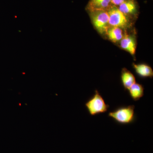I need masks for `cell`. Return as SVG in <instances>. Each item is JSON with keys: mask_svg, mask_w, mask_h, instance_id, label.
<instances>
[{"mask_svg": "<svg viewBox=\"0 0 153 153\" xmlns=\"http://www.w3.org/2000/svg\"><path fill=\"white\" fill-rule=\"evenodd\" d=\"M118 8L121 12L127 16L135 15L137 13V4L134 0H126Z\"/></svg>", "mask_w": 153, "mask_h": 153, "instance_id": "cell-9", "label": "cell"}, {"mask_svg": "<svg viewBox=\"0 0 153 153\" xmlns=\"http://www.w3.org/2000/svg\"><path fill=\"white\" fill-rule=\"evenodd\" d=\"M128 90L130 96L134 101H138L143 96L144 88L142 85L139 83L135 82Z\"/></svg>", "mask_w": 153, "mask_h": 153, "instance_id": "cell-11", "label": "cell"}, {"mask_svg": "<svg viewBox=\"0 0 153 153\" xmlns=\"http://www.w3.org/2000/svg\"><path fill=\"white\" fill-rule=\"evenodd\" d=\"M126 0H111V5L115 6H119L125 1Z\"/></svg>", "mask_w": 153, "mask_h": 153, "instance_id": "cell-12", "label": "cell"}, {"mask_svg": "<svg viewBox=\"0 0 153 153\" xmlns=\"http://www.w3.org/2000/svg\"><path fill=\"white\" fill-rule=\"evenodd\" d=\"M107 11L109 16V27H118L125 30L131 26L128 16L121 12L117 6L111 5Z\"/></svg>", "mask_w": 153, "mask_h": 153, "instance_id": "cell-2", "label": "cell"}, {"mask_svg": "<svg viewBox=\"0 0 153 153\" xmlns=\"http://www.w3.org/2000/svg\"><path fill=\"white\" fill-rule=\"evenodd\" d=\"M133 66L136 73L141 77L148 78L153 76L152 68L150 66L146 64H135L133 63Z\"/></svg>", "mask_w": 153, "mask_h": 153, "instance_id": "cell-7", "label": "cell"}, {"mask_svg": "<svg viewBox=\"0 0 153 153\" xmlns=\"http://www.w3.org/2000/svg\"><path fill=\"white\" fill-rule=\"evenodd\" d=\"M106 34L109 40L114 43L120 42L124 35L123 29L115 27H109Z\"/></svg>", "mask_w": 153, "mask_h": 153, "instance_id": "cell-10", "label": "cell"}, {"mask_svg": "<svg viewBox=\"0 0 153 153\" xmlns=\"http://www.w3.org/2000/svg\"><path fill=\"white\" fill-rule=\"evenodd\" d=\"M134 109V105L120 106L110 111L108 115L120 124H129L135 120Z\"/></svg>", "mask_w": 153, "mask_h": 153, "instance_id": "cell-1", "label": "cell"}, {"mask_svg": "<svg viewBox=\"0 0 153 153\" xmlns=\"http://www.w3.org/2000/svg\"><path fill=\"white\" fill-rule=\"evenodd\" d=\"M121 80L125 89L127 90L136 82L134 74L126 68H123L122 71Z\"/></svg>", "mask_w": 153, "mask_h": 153, "instance_id": "cell-8", "label": "cell"}, {"mask_svg": "<svg viewBox=\"0 0 153 153\" xmlns=\"http://www.w3.org/2000/svg\"><path fill=\"white\" fill-rule=\"evenodd\" d=\"M111 0H90L87 5L89 12L99 10H107L111 5Z\"/></svg>", "mask_w": 153, "mask_h": 153, "instance_id": "cell-6", "label": "cell"}, {"mask_svg": "<svg viewBox=\"0 0 153 153\" xmlns=\"http://www.w3.org/2000/svg\"><path fill=\"white\" fill-rule=\"evenodd\" d=\"M94 27L101 35L106 34L109 28V16L107 10H99L89 12Z\"/></svg>", "mask_w": 153, "mask_h": 153, "instance_id": "cell-4", "label": "cell"}, {"mask_svg": "<svg viewBox=\"0 0 153 153\" xmlns=\"http://www.w3.org/2000/svg\"><path fill=\"white\" fill-rule=\"evenodd\" d=\"M120 47L122 49L129 52L131 55H134L136 49V41L134 36L127 33L124 34L123 38L120 41Z\"/></svg>", "mask_w": 153, "mask_h": 153, "instance_id": "cell-5", "label": "cell"}, {"mask_svg": "<svg viewBox=\"0 0 153 153\" xmlns=\"http://www.w3.org/2000/svg\"><path fill=\"white\" fill-rule=\"evenodd\" d=\"M85 106L91 116L104 113L109 108V105L105 103L104 99L97 90H95L94 95L86 102Z\"/></svg>", "mask_w": 153, "mask_h": 153, "instance_id": "cell-3", "label": "cell"}]
</instances>
